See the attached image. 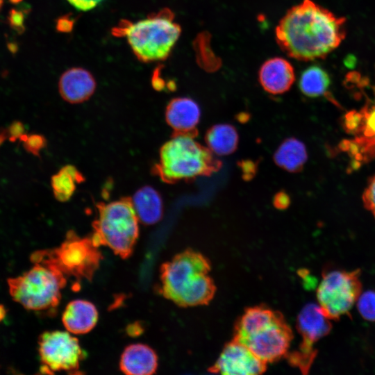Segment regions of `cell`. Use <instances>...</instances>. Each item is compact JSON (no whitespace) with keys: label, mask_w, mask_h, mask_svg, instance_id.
<instances>
[{"label":"cell","mask_w":375,"mask_h":375,"mask_svg":"<svg viewBox=\"0 0 375 375\" xmlns=\"http://www.w3.org/2000/svg\"><path fill=\"white\" fill-rule=\"evenodd\" d=\"M346 19L311 0L290 8L276 27V40L290 57L301 61L322 59L346 37Z\"/></svg>","instance_id":"1"},{"label":"cell","mask_w":375,"mask_h":375,"mask_svg":"<svg viewBox=\"0 0 375 375\" xmlns=\"http://www.w3.org/2000/svg\"><path fill=\"white\" fill-rule=\"evenodd\" d=\"M210 262L201 253L188 249L163 263L160 269V291L181 307L208 304L216 287L208 273Z\"/></svg>","instance_id":"2"},{"label":"cell","mask_w":375,"mask_h":375,"mask_svg":"<svg viewBox=\"0 0 375 375\" xmlns=\"http://www.w3.org/2000/svg\"><path fill=\"white\" fill-rule=\"evenodd\" d=\"M31 260L33 266L29 270L8 280L10 294L27 310L53 312L60 303L67 278L48 249L33 253Z\"/></svg>","instance_id":"3"},{"label":"cell","mask_w":375,"mask_h":375,"mask_svg":"<svg viewBox=\"0 0 375 375\" xmlns=\"http://www.w3.org/2000/svg\"><path fill=\"white\" fill-rule=\"evenodd\" d=\"M112 33L115 36H125L136 58L147 63L169 57L181 35V28L174 21L172 10L163 8L134 23L122 20Z\"/></svg>","instance_id":"4"},{"label":"cell","mask_w":375,"mask_h":375,"mask_svg":"<svg viewBox=\"0 0 375 375\" xmlns=\"http://www.w3.org/2000/svg\"><path fill=\"white\" fill-rule=\"evenodd\" d=\"M188 134H174L160 148L153 174L167 183L191 181L208 176L220 169L221 162L207 147Z\"/></svg>","instance_id":"5"},{"label":"cell","mask_w":375,"mask_h":375,"mask_svg":"<svg viewBox=\"0 0 375 375\" xmlns=\"http://www.w3.org/2000/svg\"><path fill=\"white\" fill-rule=\"evenodd\" d=\"M98 215L92 222L90 237L98 247L110 248L120 258H128L132 254L139 235V219L131 198L124 197L108 203L97 205Z\"/></svg>","instance_id":"6"},{"label":"cell","mask_w":375,"mask_h":375,"mask_svg":"<svg viewBox=\"0 0 375 375\" xmlns=\"http://www.w3.org/2000/svg\"><path fill=\"white\" fill-rule=\"evenodd\" d=\"M99 248L90 237L82 238L69 231L62 243L48 251L67 278L79 282L92 279L103 258Z\"/></svg>","instance_id":"7"},{"label":"cell","mask_w":375,"mask_h":375,"mask_svg":"<svg viewBox=\"0 0 375 375\" xmlns=\"http://www.w3.org/2000/svg\"><path fill=\"white\" fill-rule=\"evenodd\" d=\"M360 271L326 272L317 290L319 306L331 319L349 313L361 294Z\"/></svg>","instance_id":"8"},{"label":"cell","mask_w":375,"mask_h":375,"mask_svg":"<svg viewBox=\"0 0 375 375\" xmlns=\"http://www.w3.org/2000/svg\"><path fill=\"white\" fill-rule=\"evenodd\" d=\"M38 351L43 374H76L85 356L78 340L69 331L44 332L38 340Z\"/></svg>","instance_id":"9"},{"label":"cell","mask_w":375,"mask_h":375,"mask_svg":"<svg viewBox=\"0 0 375 375\" xmlns=\"http://www.w3.org/2000/svg\"><path fill=\"white\" fill-rule=\"evenodd\" d=\"M332 325L319 305L306 304L300 311L297 320V328L302 338L297 349L288 353V362L307 374L317 356L315 344L329 333Z\"/></svg>","instance_id":"10"},{"label":"cell","mask_w":375,"mask_h":375,"mask_svg":"<svg viewBox=\"0 0 375 375\" xmlns=\"http://www.w3.org/2000/svg\"><path fill=\"white\" fill-rule=\"evenodd\" d=\"M373 92L374 98L360 110H352L344 116V127L353 138L344 142L342 149L357 163L375 158V85Z\"/></svg>","instance_id":"11"},{"label":"cell","mask_w":375,"mask_h":375,"mask_svg":"<svg viewBox=\"0 0 375 375\" xmlns=\"http://www.w3.org/2000/svg\"><path fill=\"white\" fill-rule=\"evenodd\" d=\"M293 333L281 312L271 323L251 335L242 344L262 361L276 362L288 353Z\"/></svg>","instance_id":"12"},{"label":"cell","mask_w":375,"mask_h":375,"mask_svg":"<svg viewBox=\"0 0 375 375\" xmlns=\"http://www.w3.org/2000/svg\"><path fill=\"white\" fill-rule=\"evenodd\" d=\"M266 364L248 347L233 339L225 345L208 371L231 375L260 374L266 370Z\"/></svg>","instance_id":"13"},{"label":"cell","mask_w":375,"mask_h":375,"mask_svg":"<svg viewBox=\"0 0 375 375\" xmlns=\"http://www.w3.org/2000/svg\"><path fill=\"white\" fill-rule=\"evenodd\" d=\"M165 120L174 130V134L197 135V126L200 120L201 110L193 99L177 97L172 99L165 110Z\"/></svg>","instance_id":"14"},{"label":"cell","mask_w":375,"mask_h":375,"mask_svg":"<svg viewBox=\"0 0 375 375\" xmlns=\"http://www.w3.org/2000/svg\"><path fill=\"white\" fill-rule=\"evenodd\" d=\"M97 83L93 75L82 67L68 69L60 76L58 90L61 97L70 103H80L94 94Z\"/></svg>","instance_id":"15"},{"label":"cell","mask_w":375,"mask_h":375,"mask_svg":"<svg viewBox=\"0 0 375 375\" xmlns=\"http://www.w3.org/2000/svg\"><path fill=\"white\" fill-rule=\"evenodd\" d=\"M258 79L267 92L281 94L290 90L295 81V74L288 60L275 57L267 60L261 65Z\"/></svg>","instance_id":"16"},{"label":"cell","mask_w":375,"mask_h":375,"mask_svg":"<svg viewBox=\"0 0 375 375\" xmlns=\"http://www.w3.org/2000/svg\"><path fill=\"white\" fill-rule=\"evenodd\" d=\"M158 367V356L147 344L137 343L127 346L119 360L120 370L128 375H150Z\"/></svg>","instance_id":"17"},{"label":"cell","mask_w":375,"mask_h":375,"mask_svg":"<svg viewBox=\"0 0 375 375\" xmlns=\"http://www.w3.org/2000/svg\"><path fill=\"white\" fill-rule=\"evenodd\" d=\"M98 311L91 302L76 299L69 302L62 316L65 328L72 334L90 332L98 321Z\"/></svg>","instance_id":"18"},{"label":"cell","mask_w":375,"mask_h":375,"mask_svg":"<svg viewBox=\"0 0 375 375\" xmlns=\"http://www.w3.org/2000/svg\"><path fill=\"white\" fill-rule=\"evenodd\" d=\"M279 313L265 306L248 308L236 322L233 339L243 343L251 335L274 321Z\"/></svg>","instance_id":"19"},{"label":"cell","mask_w":375,"mask_h":375,"mask_svg":"<svg viewBox=\"0 0 375 375\" xmlns=\"http://www.w3.org/2000/svg\"><path fill=\"white\" fill-rule=\"evenodd\" d=\"M139 221L146 225L157 223L163 215V203L160 194L151 186H144L131 198Z\"/></svg>","instance_id":"20"},{"label":"cell","mask_w":375,"mask_h":375,"mask_svg":"<svg viewBox=\"0 0 375 375\" xmlns=\"http://www.w3.org/2000/svg\"><path fill=\"white\" fill-rule=\"evenodd\" d=\"M275 163L290 172H299L308 160V152L303 142L295 138L285 139L274 155Z\"/></svg>","instance_id":"21"},{"label":"cell","mask_w":375,"mask_h":375,"mask_svg":"<svg viewBox=\"0 0 375 375\" xmlns=\"http://www.w3.org/2000/svg\"><path fill=\"white\" fill-rule=\"evenodd\" d=\"M205 140L208 148L212 153L226 156L236 150L239 137L233 126L220 124L211 126L207 131Z\"/></svg>","instance_id":"22"},{"label":"cell","mask_w":375,"mask_h":375,"mask_svg":"<svg viewBox=\"0 0 375 375\" xmlns=\"http://www.w3.org/2000/svg\"><path fill=\"white\" fill-rule=\"evenodd\" d=\"M84 181L83 174L74 165L64 166L51 177L55 198L60 202L67 201L74 193L77 185Z\"/></svg>","instance_id":"23"},{"label":"cell","mask_w":375,"mask_h":375,"mask_svg":"<svg viewBox=\"0 0 375 375\" xmlns=\"http://www.w3.org/2000/svg\"><path fill=\"white\" fill-rule=\"evenodd\" d=\"M330 85L329 75L317 65L306 68L299 80V88L301 93L311 98L326 95Z\"/></svg>","instance_id":"24"},{"label":"cell","mask_w":375,"mask_h":375,"mask_svg":"<svg viewBox=\"0 0 375 375\" xmlns=\"http://www.w3.org/2000/svg\"><path fill=\"white\" fill-rule=\"evenodd\" d=\"M360 315L366 320L375 322V291L361 293L356 301Z\"/></svg>","instance_id":"25"},{"label":"cell","mask_w":375,"mask_h":375,"mask_svg":"<svg viewBox=\"0 0 375 375\" xmlns=\"http://www.w3.org/2000/svg\"><path fill=\"white\" fill-rule=\"evenodd\" d=\"M20 140L24 142L26 150L35 156H39L40 150L46 146V139L40 135L33 134L27 135L24 134Z\"/></svg>","instance_id":"26"},{"label":"cell","mask_w":375,"mask_h":375,"mask_svg":"<svg viewBox=\"0 0 375 375\" xmlns=\"http://www.w3.org/2000/svg\"><path fill=\"white\" fill-rule=\"evenodd\" d=\"M364 206L375 218V175L372 176L362 194Z\"/></svg>","instance_id":"27"},{"label":"cell","mask_w":375,"mask_h":375,"mask_svg":"<svg viewBox=\"0 0 375 375\" xmlns=\"http://www.w3.org/2000/svg\"><path fill=\"white\" fill-rule=\"evenodd\" d=\"M78 10L88 11L96 8L103 0H67Z\"/></svg>","instance_id":"28"},{"label":"cell","mask_w":375,"mask_h":375,"mask_svg":"<svg viewBox=\"0 0 375 375\" xmlns=\"http://www.w3.org/2000/svg\"><path fill=\"white\" fill-rule=\"evenodd\" d=\"M242 174L245 180L251 179L257 172V164L249 160H242L239 163Z\"/></svg>","instance_id":"29"},{"label":"cell","mask_w":375,"mask_h":375,"mask_svg":"<svg viewBox=\"0 0 375 375\" xmlns=\"http://www.w3.org/2000/svg\"><path fill=\"white\" fill-rule=\"evenodd\" d=\"M290 196L284 191L277 192L273 198L274 207L279 210L286 209L290 206Z\"/></svg>","instance_id":"30"},{"label":"cell","mask_w":375,"mask_h":375,"mask_svg":"<svg viewBox=\"0 0 375 375\" xmlns=\"http://www.w3.org/2000/svg\"><path fill=\"white\" fill-rule=\"evenodd\" d=\"M10 134V140L15 141L17 138H20L24 133V127L21 122H15L9 128Z\"/></svg>","instance_id":"31"},{"label":"cell","mask_w":375,"mask_h":375,"mask_svg":"<svg viewBox=\"0 0 375 375\" xmlns=\"http://www.w3.org/2000/svg\"><path fill=\"white\" fill-rule=\"evenodd\" d=\"M9 21L10 23V25L13 26L14 28H17V30H20V28L23 26V22H24V15L22 13L17 12L16 10H12V13H10V16L9 17Z\"/></svg>","instance_id":"32"},{"label":"cell","mask_w":375,"mask_h":375,"mask_svg":"<svg viewBox=\"0 0 375 375\" xmlns=\"http://www.w3.org/2000/svg\"><path fill=\"white\" fill-rule=\"evenodd\" d=\"M69 19H67L65 17L60 18L58 20L56 27L57 29L60 31H69L71 29V27L72 26V23L71 21L68 20Z\"/></svg>","instance_id":"33"},{"label":"cell","mask_w":375,"mask_h":375,"mask_svg":"<svg viewBox=\"0 0 375 375\" xmlns=\"http://www.w3.org/2000/svg\"><path fill=\"white\" fill-rule=\"evenodd\" d=\"M3 315H4L3 309V308L1 306V307H0V319L3 318Z\"/></svg>","instance_id":"34"},{"label":"cell","mask_w":375,"mask_h":375,"mask_svg":"<svg viewBox=\"0 0 375 375\" xmlns=\"http://www.w3.org/2000/svg\"><path fill=\"white\" fill-rule=\"evenodd\" d=\"M4 0H0V11L3 6Z\"/></svg>","instance_id":"35"}]
</instances>
